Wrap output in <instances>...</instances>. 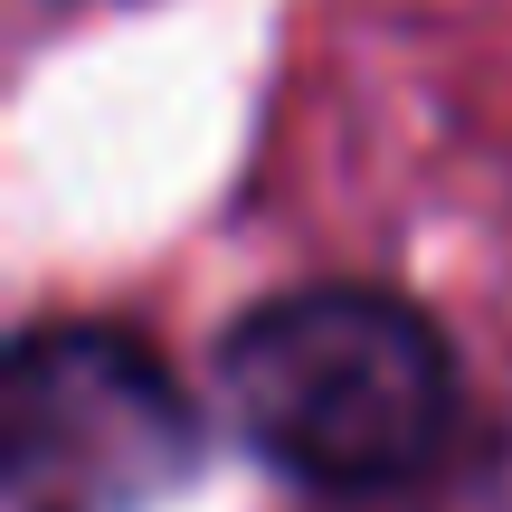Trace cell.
Segmentation results:
<instances>
[{
	"label": "cell",
	"instance_id": "obj_1",
	"mask_svg": "<svg viewBox=\"0 0 512 512\" xmlns=\"http://www.w3.org/2000/svg\"><path fill=\"white\" fill-rule=\"evenodd\" d=\"M228 418L304 484H408L456 427V370L418 304L370 285H304L228 323Z\"/></svg>",
	"mask_w": 512,
	"mask_h": 512
},
{
	"label": "cell",
	"instance_id": "obj_2",
	"mask_svg": "<svg viewBox=\"0 0 512 512\" xmlns=\"http://www.w3.org/2000/svg\"><path fill=\"white\" fill-rule=\"evenodd\" d=\"M190 408L105 323L29 332L10 361V503L19 512H133L190 465Z\"/></svg>",
	"mask_w": 512,
	"mask_h": 512
}]
</instances>
